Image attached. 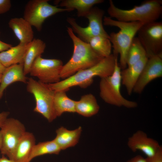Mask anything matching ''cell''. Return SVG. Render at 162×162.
<instances>
[{"label": "cell", "instance_id": "cell-1", "mask_svg": "<svg viewBox=\"0 0 162 162\" xmlns=\"http://www.w3.org/2000/svg\"><path fill=\"white\" fill-rule=\"evenodd\" d=\"M118 56L111 54L103 58L98 63L88 68L78 71L68 78L59 82L47 84L48 87L54 91L68 90L71 87L79 86L86 88L93 82L96 76L100 78L111 76L115 69Z\"/></svg>", "mask_w": 162, "mask_h": 162}, {"label": "cell", "instance_id": "cell-2", "mask_svg": "<svg viewBox=\"0 0 162 162\" xmlns=\"http://www.w3.org/2000/svg\"><path fill=\"white\" fill-rule=\"evenodd\" d=\"M67 31L72 41L74 50L72 57L63 65L62 70L60 77L63 79L92 67L104 58L96 52L89 44L77 37L71 27H67Z\"/></svg>", "mask_w": 162, "mask_h": 162}, {"label": "cell", "instance_id": "cell-3", "mask_svg": "<svg viewBox=\"0 0 162 162\" xmlns=\"http://www.w3.org/2000/svg\"><path fill=\"white\" fill-rule=\"evenodd\" d=\"M108 14L111 18L124 22H140L146 24L156 21L162 13L161 0H148L138 6L129 9H123L117 7L113 1H109Z\"/></svg>", "mask_w": 162, "mask_h": 162}, {"label": "cell", "instance_id": "cell-4", "mask_svg": "<svg viewBox=\"0 0 162 162\" xmlns=\"http://www.w3.org/2000/svg\"><path fill=\"white\" fill-rule=\"evenodd\" d=\"M103 25L118 28V32H112L109 35L110 40L112 44L113 54L120 55L119 67L124 69L127 67V57L128 50L136 34L144 25L140 22H126L120 21L105 16Z\"/></svg>", "mask_w": 162, "mask_h": 162}, {"label": "cell", "instance_id": "cell-5", "mask_svg": "<svg viewBox=\"0 0 162 162\" xmlns=\"http://www.w3.org/2000/svg\"><path fill=\"white\" fill-rule=\"evenodd\" d=\"M121 70L117 60L112 74L100 79V96L105 102L108 104L128 108H135L138 105L137 103L125 99L121 93Z\"/></svg>", "mask_w": 162, "mask_h": 162}, {"label": "cell", "instance_id": "cell-6", "mask_svg": "<svg viewBox=\"0 0 162 162\" xmlns=\"http://www.w3.org/2000/svg\"><path fill=\"white\" fill-rule=\"evenodd\" d=\"M26 84L27 91L33 95L35 100L34 111L41 114L49 122H52L57 117L54 107L55 91L51 90L46 84L32 77L28 79Z\"/></svg>", "mask_w": 162, "mask_h": 162}, {"label": "cell", "instance_id": "cell-7", "mask_svg": "<svg viewBox=\"0 0 162 162\" xmlns=\"http://www.w3.org/2000/svg\"><path fill=\"white\" fill-rule=\"evenodd\" d=\"M104 14V11L98 7L92 8L85 16L89 22L88 26L85 27L79 25L73 18L68 17L67 21L71 26L73 32L84 41L87 42L90 39L97 36H102L110 39L109 35L103 26Z\"/></svg>", "mask_w": 162, "mask_h": 162}, {"label": "cell", "instance_id": "cell-8", "mask_svg": "<svg viewBox=\"0 0 162 162\" xmlns=\"http://www.w3.org/2000/svg\"><path fill=\"white\" fill-rule=\"evenodd\" d=\"M49 1L31 0L25 6L23 18L38 31L41 30L43 23L48 18L58 13L74 10L58 8L50 4Z\"/></svg>", "mask_w": 162, "mask_h": 162}, {"label": "cell", "instance_id": "cell-9", "mask_svg": "<svg viewBox=\"0 0 162 162\" xmlns=\"http://www.w3.org/2000/svg\"><path fill=\"white\" fill-rule=\"evenodd\" d=\"M137 38L148 58L162 56V22L157 21L143 25L138 30Z\"/></svg>", "mask_w": 162, "mask_h": 162}, {"label": "cell", "instance_id": "cell-10", "mask_svg": "<svg viewBox=\"0 0 162 162\" xmlns=\"http://www.w3.org/2000/svg\"><path fill=\"white\" fill-rule=\"evenodd\" d=\"M63 65L62 62L57 59L37 58L31 67V76L37 77L40 82L46 84L60 81V74Z\"/></svg>", "mask_w": 162, "mask_h": 162}, {"label": "cell", "instance_id": "cell-11", "mask_svg": "<svg viewBox=\"0 0 162 162\" xmlns=\"http://www.w3.org/2000/svg\"><path fill=\"white\" fill-rule=\"evenodd\" d=\"M1 128L2 139L1 153L11 159L18 143L26 132L25 127L19 120L11 118L7 119Z\"/></svg>", "mask_w": 162, "mask_h": 162}, {"label": "cell", "instance_id": "cell-12", "mask_svg": "<svg viewBox=\"0 0 162 162\" xmlns=\"http://www.w3.org/2000/svg\"><path fill=\"white\" fill-rule=\"evenodd\" d=\"M162 76V56H154L148 58L133 92L141 94L149 82Z\"/></svg>", "mask_w": 162, "mask_h": 162}, {"label": "cell", "instance_id": "cell-13", "mask_svg": "<svg viewBox=\"0 0 162 162\" xmlns=\"http://www.w3.org/2000/svg\"><path fill=\"white\" fill-rule=\"evenodd\" d=\"M127 144L132 151H141L147 158L154 156L161 147L157 141L148 137L145 133L140 130L136 132L129 138Z\"/></svg>", "mask_w": 162, "mask_h": 162}, {"label": "cell", "instance_id": "cell-14", "mask_svg": "<svg viewBox=\"0 0 162 162\" xmlns=\"http://www.w3.org/2000/svg\"><path fill=\"white\" fill-rule=\"evenodd\" d=\"M146 56L135 64L121 71V82L130 95L148 59Z\"/></svg>", "mask_w": 162, "mask_h": 162}, {"label": "cell", "instance_id": "cell-15", "mask_svg": "<svg viewBox=\"0 0 162 162\" xmlns=\"http://www.w3.org/2000/svg\"><path fill=\"white\" fill-rule=\"evenodd\" d=\"M28 79L24 73L23 63L6 68L2 74L0 84V100L4 90L10 84L16 82L26 83Z\"/></svg>", "mask_w": 162, "mask_h": 162}, {"label": "cell", "instance_id": "cell-16", "mask_svg": "<svg viewBox=\"0 0 162 162\" xmlns=\"http://www.w3.org/2000/svg\"><path fill=\"white\" fill-rule=\"evenodd\" d=\"M8 26L20 41V43L26 45L34 39V32L32 26L23 18L11 19Z\"/></svg>", "mask_w": 162, "mask_h": 162}, {"label": "cell", "instance_id": "cell-17", "mask_svg": "<svg viewBox=\"0 0 162 162\" xmlns=\"http://www.w3.org/2000/svg\"><path fill=\"white\" fill-rule=\"evenodd\" d=\"M35 139L33 134L26 131L18 143L11 160L15 162H29Z\"/></svg>", "mask_w": 162, "mask_h": 162}, {"label": "cell", "instance_id": "cell-18", "mask_svg": "<svg viewBox=\"0 0 162 162\" xmlns=\"http://www.w3.org/2000/svg\"><path fill=\"white\" fill-rule=\"evenodd\" d=\"M82 131L81 127L73 130L61 127L56 130V136L53 140L61 150H65L75 146L78 143Z\"/></svg>", "mask_w": 162, "mask_h": 162}, {"label": "cell", "instance_id": "cell-19", "mask_svg": "<svg viewBox=\"0 0 162 162\" xmlns=\"http://www.w3.org/2000/svg\"><path fill=\"white\" fill-rule=\"evenodd\" d=\"M45 43L40 39H34L27 44L23 62L24 72L26 75L30 71L35 60L44 52Z\"/></svg>", "mask_w": 162, "mask_h": 162}, {"label": "cell", "instance_id": "cell-20", "mask_svg": "<svg viewBox=\"0 0 162 162\" xmlns=\"http://www.w3.org/2000/svg\"><path fill=\"white\" fill-rule=\"evenodd\" d=\"M27 45L19 43L0 52V62L5 68L23 63Z\"/></svg>", "mask_w": 162, "mask_h": 162}, {"label": "cell", "instance_id": "cell-21", "mask_svg": "<svg viewBox=\"0 0 162 162\" xmlns=\"http://www.w3.org/2000/svg\"><path fill=\"white\" fill-rule=\"evenodd\" d=\"M55 4L67 9H76L78 17H85L95 4L103 3V0H56Z\"/></svg>", "mask_w": 162, "mask_h": 162}, {"label": "cell", "instance_id": "cell-22", "mask_svg": "<svg viewBox=\"0 0 162 162\" xmlns=\"http://www.w3.org/2000/svg\"><path fill=\"white\" fill-rule=\"evenodd\" d=\"M75 112L85 117H90L97 114L100 109L95 97L92 94L81 96L76 101Z\"/></svg>", "mask_w": 162, "mask_h": 162}, {"label": "cell", "instance_id": "cell-23", "mask_svg": "<svg viewBox=\"0 0 162 162\" xmlns=\"http://www.w3.org/2000/svg\"><path fill=\"white\" fill-rule=\"evenodd\" d=\"M64 90L55 91L53 104L57 117L65 112H75L76 101L69 98Z\"/></svg>", "mask_w": 162, "mask_h": 162}, {"label": "cell", "instance_id": "cell-24", "mask_svg": "<svg viewBox=\"0 0 162 162\" xmlns=\"http://www.w3.org/2000/svg\"><path fill=\"white\" fill-rule=\"evenodd\" d=\"M61 150L53 140L39 142L34 146L29 158V162L39 156L46 154H58Z\"/></svg>", "mask_w": 162, "mask_h": 162}, {"label": "cell", "instance_id": "cell-25", "mask_svg": "<svg viewBox=\"0 0 162 162\" xmlns=\"http://www.w3.org/2000/svg\"><path fill=\"white\" fill-rule=\"evenodd\" d=\"M87 43L96 52L104 58L111 54L112 44L109 38L97 36L90 39Z\"/></svg>", "mask_w": 162, "mask_h": 162}, {"label": "cell", "instance_id": "cell-26", "mask_svg": "<svg viewBox=\"0 0 162 162\" xmlns=\"http://www.w3.org/2000/svg\"><path fill=\"white\" fill-rule=\"evenodd\" d=\"M146 56V51L140 41L137 37H135L128 51L127 67L135 64Z\"/></svg>", "mask_w": 162, "mask_h": 162}, {"label": "cell", "instance_id": "cell-27", "mask_svg": "<svg viewBox=\"0 0 162 162\" xmlns=\"http://www.w3.org/2000/svg\"><path fill=\"white\" fill-rule=\"evenodd\" d=\"M11 6V2L10 0H0V14L9 11Z\"/></svg>", "mask_w": 162, "mask_h": 162}, {"label": "cell", "instance_id": "cell-28", "mask_svg": "<svg viewBox=\"0 0 162 162\" xmlns=\"http://www.w3.org/2000/svg\"><path fill=\"white\" fill-rule=\"evenodd\" d=\"M146 158L147 162H162V147L154 156Z\"/></svg>", "mask_w": 162, "mask_h": 162}, {"label": "cell", "instance_id": "cell-29", "mask_svg": "<svg viewBox=\"0 0 162 162\" xmlns=\"http://www.w3.org/2000/svg\"><path fill=\"white\" fill-rule=\"evenodd\" d=\"M10 112H3L0 113V128H1L8 118Z\"/></svg>", "mask_w": 162, "mask_h": 162}, {"label": "cell", "instance_id": "cell-30", "mask_svg": "<svg viewBox=\"0 0 162 162\" xmlns=\"http://www.w3.org/2000/svg\"><path fill=\"white\" fill-rule=\"evenodd\" d=\"M126 162H147L146 158H144L140 155H136Z\"/></svg>", "mask_w": 162, "mask_h": 162}, {"label": "cell", "instance_id": "cell-31", "mask_svg": "<svg viewBox=\"0 0 162 162\" xmlns=\"http://www.w3.org/2000/svg\"><path fill=\"white\" fill-rule=\"evenodd\" d=\"M12 46V45L4 43L0 40V52L6 50Z\"/></svg>", "mask_w": 162, "mask_h": 162}, {"label": "cell", "instance_id": "cell-32", "mask_svg": "<svg viewBox=\"0 0 162 162\" xmlns=\"http://www.w3.org/2000/svg\"><path fill=\"white\" fill-rule=\"evenodd\" d=\"M0 162H15L14 161L8 159L4 156L2 155L1 158H0Z\"/></svg>", "mask_w": 162, "mask_h": 162}, {"label": "cell", "instance_id": "cell-33", "mask_svg": "<svg viewBox=\"0 0 162 162\" xmlns=\"http://www.w3.org/2000/svg\"><path fill=\"white\" fill-rule=\"evenodd\" d=\"M6 68L4 67L0 62V74H2Z\"/></svg>", "mask_w": 162, "mask_h": 162}, {"label": "cell", "instance_id": "cell-34", "mask_svg": "<svg viewBox=\"0 0 162 162\" xmlns=\"http://www.w3.org/2000/svg\"><path fill=\"white\" fill-rule=\"evenodd\" d=\"M2 134L1 131L0 130V149H1L2 146Z\"/></svg>", "mask_w": 162, "mask_h": 162}, {"label": "cell", "instance_id": "cell-35", "mask_svg": "<svg viewBox=\"0 0 162 162\" xmlns=\"http://www.w3.org/2000/svg\"><path fill=\"white\" fill-rule=\"evenodd\" d=\"M2 75V74H0V83H1V82Z\"/></svg>", "mask_w": 162, "mask_h": 162}]
</instances>
